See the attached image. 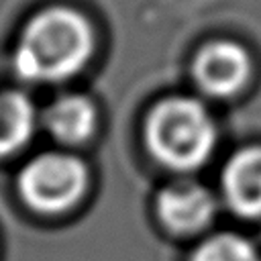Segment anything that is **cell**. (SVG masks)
Masks as SVG:
<instances>
[{
    "label": "cell",
    "instance_id": "obj_1",
    "mask_svg": "<svg viewBox=\"0 0 261 261\" xmlns=\"http://www.w3.org/2000/svg\"><path fill=\"white\" fill-rule=\"evenodd\" d=\"M94 29L69 6H49L29 18L14 47V69L35 84H57L86 67L94 53Z\"/></svg>",
    "mask_w": 261,
    "mask_h": 261
},
{
    "label": "cell",
    "instance_id": "obj_2",
    "mask_svg": "<svg viewBox=\"0 0 261 261\" xmlns=\"http://www.w3.org/2000/svg\"><path fill=\"white\" fill-rule=\"evenodd\" d=\"M145 141L151 155L175 171L202 167L218 141L210 110L192 96H169L157 102L145 122Z\"/></svg>",
    "mask_w": 261,
    "mask_h": 261
},
{
    "label": "cell",
    "instance_id": "obj_3",
    "mask_svg": "<svg viewBox=\"0 0 261 261\" xmlns=\"http://www.w3.org/2000/svg\"><path fill=\"white\" fill-rule=\"evenodd\" d=\"M16 184L27 206L43 214H59L84 198L88 167L71 153L47 151L22 165Z\"/></svg>",
    "mask_w": 261,
    "mask_h": 261
},
{
    "label": "cell",
    "instance_id": "obj_4",
    "mask_svg": "<svg viewBox=\"0 0 261 261\" xmlns=\"http://www.w3.org/2000/svg\"><path fill=\"white\" fill-rule=\"evenodd\" d=\"M253 63L249 51L228 39H216L200 47L192 63L196 86L212 98H230L251 80Z\"/></svg>",
    "mask_w": 261,
    "mask_h": 261
},
{
    "label": "cell",
    "instance_id": "obj_5",
    "mask_svg": "<svg viewBox=\"0 0 261 261\" xmlns=\"http://www.w3.org/2000/svg\"><path fill=\"white\" fill-rule=\"evenodd\" d=\"M157 214L161 222L175 234H196L210 226L216 214L214 194L190 179L165 186L157 196Z\"/></svg>",
    "mask_w": 261,
    "mask_h": 261
},
{
    "label": "cell",
    "instance_id": "obj_6",
    "mask_svg": "<svg viewBox=\"0 0 261 261\" xmlns=\"http://www.w3.org/2000/svg\"><path fill=\"white\" fill-rule=\"evenodd\" d=\"M226 206L245 218L261 216V145L243 147L228 157L220 173Z\"/></svg>",
    "mask_w": 261,
    "mask_h": 261
},
{
    "label": "cell",
    "instance_id": "obj_7",
    "mask_svg": "<svg viewBox=\"0 0 261 261\" xmlns=\"http://www.w3.org/2000/svg\"><path fill=\"white\" fill-rule=\"evenodd\" d=\"M43 124L59 143L77 145L94 135L98 110L94 102L82 94H63L47 106Z\"/></svg>",
    "mask_w": 261,
    "mask_h": 261
},
{
    "label": "cell",
    "instance_id": "obj_8",
    "mask_svg": "<svg viewBox=\"0 0 261 261\" xmlns=\"http://www.w3.org/2000/svg\"><path fill=\"white\" fill-rule=\"evenodd\" d=\"M37 110L18 90H0V157L20 151L33 137Z\"/></svg>",
    "mask_w": 261,
    "mask_h": 261
},
{
    "label": "cell",
    "instance_id": "obj_9",
    "mask_svg": "<svg viewBox=\"0 0 261 261\" xmlns=\"http://www.w3.org/2000/svg\"><path fill=\"white\" fill-rule=\"evenodd\" d=\"M190 261H261L255 245L237 232H218L204 239Z\"/></svg>",
    "mask_w": 261,
    "mask_h": 261
}]
</instances>
